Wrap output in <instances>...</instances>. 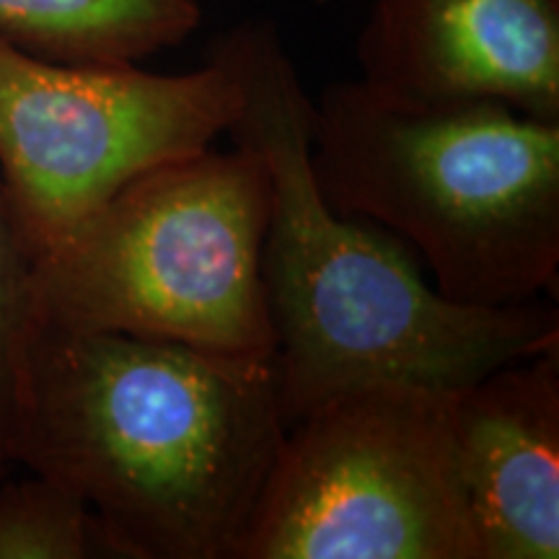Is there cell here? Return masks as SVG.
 I'll return each instance as SVG.
<instances>
[{"instance_id": "6da1fadb", "label": "cell", "mask_w": 559, "mask_h": 559, "mask_svg": "<svg viewBox=\"0 0 559 559\" xmlns=\"http://www.w3.org/2000/svg\"><path fill=\"white\" fill-rule=\"evenodd\" d=\"M285 432L275 360L37 326L13 464L81 492L124 559H236Z\"/></svg>"}, {"instance_id": "7a4b0ae2", "label": "cell", "mask_w": 559, "mask_h": 559, "mask_svg": "<svg viewBox=\"0 0 559 559\" xmlns=\"http://www.w3.org/2000/svg\"><path fill=\"white\" fill-rule=\"evenodd\" d=\"M228 39L243 79L228 135L270 174L262 280L288 428L345 391L459 389L506 362L559 349L555 304H453L402 241L337 213L313 177V99L277 29L241 24Z\"/></svg>"}, {"instance_id": "3957f363", "label": "cell", "mask_w": 559, "mask_h": 559, "mask_svg": "<svg viewBox=\"0 0 559 559\" xmlns=\"http://www.w3.org/2000/svg\"><path fill=\"white\" fill-rule=\"evenodd\" d=\"M311 166L337 213L409 243L453 304L513 306L557 288L559 122L345 81L313 102Z\"/></svg>"}, {"instance_id": "277c9868", "label": "cell", "mask_w": 559, "mask_h": 559, "mask_svg": "<svg viewBox=\"0 0 559 559\" xmlns=\"http://www.w3.org/2000/svg\"><path fill=\"white\" fill-rule=\"evenodd\" d=\"M270 205V174L241 145L158 166L34 262V321L275 360Z\"/></svg>"}, {"instance_id": "5b68a950", "label": "cell", "mask_w": 559, "mask_h": 559, "mask_svg": "<svg viewBox=\"0 0 559 559\" xmlns=\"http://www.w3.org/2000/svg\"><path fill=\"white\" fill-rule=\"evenodd\" d=\"M236 559H479L453 389L383 383L298 417Z\"/></svg>"}, {"instance_id": "8992f818", "label": "cell", "mask_w": 559, "mask_h": 559, "mask_svg": "<svg viewBox=\"0 0 559 559\" xmlns=\"http://www.w3.org/2000/svg\"><path fill=\"white\" fill-rule=\"evenodd\" d=\"M241 102L228 34L177 75L47 60L0 39V181L34 262L130 181L213 148Z\"/></svg>"}, {"instance_id": "52a82bcc", "label": "cell", "mask_w": 559, "mask_h": 559, "mask_svg": "<svg viewBox=\"0 0 559 559\" xmlns=\"http://www.w3.org/2000/svg\"><path fill=\"white\" fill-rule=\"evenodd\" d=\"M358 60L360 81L394 99L559 122V0H376Z\"/></svg>"}, {"instance_id": "ba28073f", "label": "cell", "mask_w": 559, "mask_h": 559, "mask_svg": "<svg viewBox=\"0 0 559 559\" xmlns=\"http://www.w3.org/2000/svg\"><path fill=\"white\" fill-rule=\"evenodd\" d=\"M459 485L479 559L559 557V349L453 389Z\"/></svg>"}, {"instance_id": "9c48e42d", "label": "cell", "mask_w": 559, "mask_h": 559, "mask_svg": "<svg viewBox=\"0 0 559 559\" xmlns=\"http://www.w3.org/2000/svg\"><path fill=\"white\" fill-rule=\"evenodd\" d=\"M200 0H0V39L58 62L130 66L181 45Z\"/></svg>"}, {"instance_id": "30bf717a", "label": "cell", "mask_w": 559, "mask_h": 559, "mask_svg": "<svg viewBox=\"0 0 559 559\" xmlns=\"http://www.w3.org/2000/svg\"><path fill=\"white\" fill-rule=\"evenodd\" d=\"M29 472L0 477V559H124L120 544L81 492Z\"/></svg>"}, {"instance_id": "8fae6325", "label": "cell", "mask_w": 559, "mask_h": 559, "mask_svg": "<svg viewBox=\"0 0 559 559\" xmlns=\"http://www.w3.org/2000/svg\"><path fill=\"white\" fill-rule=\"evenodd\" d=\"M32 275L34 257L26 249L9 194L0 181V456L11 464L19 436L26 353L37 330Z\"/></svg>"}, {"instance_id": "7c38bea8", "label": "cell", "mask_w": 559, "mask_h": 559, "mask_svg": "<svg viewBox=\"0 0 559 559\" xmlns=\"http://www.w3.org/2000/svg\"><path fill=\"white\" fill-rule=\"evenodd\" d=\"M13 466H16V464H11L9 459H5V456H0V477H5V474H9V472L13 469Z\"/></svg>"}]
</instances>
